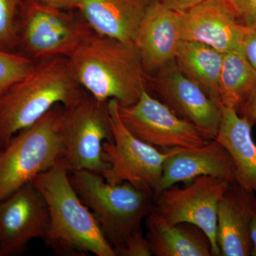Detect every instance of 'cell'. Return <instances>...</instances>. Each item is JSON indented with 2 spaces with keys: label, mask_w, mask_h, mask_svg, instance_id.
Listing matches in <instances>:
<instances>
[{
  "label": "cell",
  "mask_w": 256,
  "mask_h": 256,
  "mask_svg": "<svg viewBox=\"0 0 256 256\" xmlns=\"http://www.w3.org/2000/svg\"><path fill=\"white\" fill-rule=\"evenodd\" d=\"M68 58L76 80L96 100L136 104L149 77L134 45L92 33Z\"/></svg>",
  "instance_id": "cell-1"
},
{
  "label": "cell",
  "mask_w": 256,
  "mask_h": 256,
  "mask_svg": "<svg viewBox=\"0 0 256 256\" xmlns=\"http://www.w3.org/2000/svg\"><path fill=\"white\" fill-rule=\"evenodd\" d=\"M69 173L60 160L32 180L48 206L50 220L44 240L56 252L116 256L92 212L79 198Z\"/></svg>",
  "instance_id": "cell-2"
},
{
  "label": "cell",
  "mask_w": 256,
  "mask_h": 256,
  "mask_svg": "<svg viewBox=\"0 0 256 256\" xmlns=\"http://www.w3.org/2000/svg\"><path fill=\"white\" fill-rule=\"evenodd\" d=\"M86 92L74 78L68 58L36 62L28 75L0 97V143L6 146L54 106L69 107Z\"/></svg>",
  "instance_id": "cell-3"
},
{
  "label": "cell",
  "mask_w": 256,
  "mask_h": 256,
  "mask_svg": "<svg viewBox=\"0 0 256 256\" xmlns=\"http://www.w3.org/2000/svg\"><path fill=\"white\" fill-rule=\"evenodd\" d=\"M69 172L79 198L92 212L114 250L141 230L143 220L154 210V196L128 182L114 184L102 174L87 170Z\"/></svg>",
  "instance_id": "cell-4"
},
{
  "label": "cell",
  "mask_w": 256,
  "mask_h": 256,
  "mask_svg": "<svg viewBox=\"0 0 256 256\" xmlns=\"http://www.w3.org/2000/svg\"><path fill=\"white\" fill-rule=\"evenodd\" d=\"M64 106L12 138L0 152V202L62 160Z\"/></svg>",
  "instance_id": "cell-5"
},
{
  "label": "cell",
  "mask_w": 256,
  "mask_h": 256,
  "mask_svg": "<svg viewBox=\"0 0 256 256\" xmlns=\"http://www.w3.org/2000/svg\"><path fill=\"white\" fill-rule=\"evenodd\" d=\"M92 33L77 10L22 0L18 18V52L34 62L68 58Z\"/></svg>",
  "instance_id": "cell-6"
},
{
  "label": "cell",
  "mask_w": 256,
  "mask_h": 256,
  "mask_svg": "<svg viewBox=\"0 0 256 256\" xmlns=\"http://www.w3.org/2000/svg\"><path fill=\"white\" fill-rule=\"evenodd\" d=\"M107 104L114 141H106L102 144V158L110 164V168L102 173V178L114 184L128 182L156 198L161 192L164 161L178 148L160 151L143 142L122 122L118 101L110 99Z\"/></svg>",
  "instance_id": "cell-7"
},
{
  "label": "cell",
  "mask_w": 256,
  "mask_h": 256,
  "mask_svg": "<svg viewBox=\"0 0 256 256\" xmlns=\"http://www.w3.org/2000/svg\"><path fill=\"white\" fill-rule=\"evenodd\" d=\"M107 102L86 92L76 104L64 107L62 160L69 172L87 170L102 174L110 168L102 158L104 142L114 141Z\"/></svg>",
  "instance_id": "cell-8"
},
{
  "label": "cell",
  "mask_w": 256,
  "mask_h": 256,
  "mask_svg": "<svg viewBox=\"0 0 256 256\" xmlns=\"http://www.w3.org/2000/svg\"><path fill=\"white\" fill-rule=\"evenodd\" d=\"M230 183L212 176L196 178L186 186H170L154 198V210L170 223H186L201 229L208 239L212 256H220L217 220L220 202Z\"/></svg>",
  "instance_id": "cell-9"
},
{
  "label": "cell",
  "mask_w": 256,
  "mask_h": 256,
  "mask_svg": "<svg viewBox=\"0 0 256 256\" xmlns=\"http://www.w3.org/2000/svg\"><path fill=\"white\" fill-rule=\"evenodd\" d=\"M120 117L126 127L143 142L164 150L195 148L210 140L169 107L143 90L136 104L118 106Z\"/></svg>",
  "instance_id": "cell-10"
},
{
  "label": "cell",
  "mask_w": 256,
  "mask_h": 256,
  "mask_svg": "<svg viewBox=\"0 0 256 256\" xmlns=\"http://www.w3.org/2000/svg\"><path fill=\"white\" fill-rule=\"evenodd\" d=\"M149 82L158 100L178 117L194 124L208 139H214L220 128L222 106L188 78L175 60L149 77Z\"/></svg>",
  "instance_id": "cell-11"
},
{
  "label": "cell",
  "mask_w": 256,
  "mask_h": 256,
  "mask_svg": "<svg viewBox=\"0 0 256 256\" xmlns=\"http://www.w3.org/2000/svg\"><path fill=\"white\" fill-rule=\"evenodd\" d=\"M46 200L32 182L0 202V256L21 252L32 239L44 238L48 227Z\"/></svg>",
  "instance_id": "cell-12"
},
{
  "label": "cell",
  "mask_w": 256,
  "mask_h": 256,
  "mask_svg": "<svg viewBox=\"0 0 256 256\" xmlns=\"http://www.w3.org/2000/svg\"><path fill=\"white\" fill-rule=\"evenodd\" d=\"M181 12L168 8L160 0L148 6L134 40L144 72L150 77L174 60L182 41Z\"/></svg>",
  "instance_id": "cell-13"
},
{
  "label": "cell",
  "mask_w": 256,
  "mask_h": 256,
  "mask_svg": "<svg viewBox=\"0 0 256 256\" xmlns=\"http://www.w3.org/2000/svg\"><path fill=\"white\" fill-rule=\"evenodd\" d=\"M245 26L236 22L218 0H206L181 12L184 41L198 42L224 54L242 44Z\"/></svg>",
  "instance_id": "cell-14"
},
{
  "label": "cell",
  "mask_w": 256,
  "mask_h": 256,
  "mask_svg": "<svg viewBox=\"0 0 256 256\" xmlns=\"http://www.w3.org/2000/svg\"><path fill=\"white\" fill-rule=\"evenodd\" d=\"M201 176L236 182V170L228 152L215 139L195 148H178L163 164L161 191L178 183L188 184Z\"/></svg>",
  "instance_id": "cell-15"
},
{
  "label": "cell",
  "mask_w": 256,
  "mask_h": 256,
  "mask_svg": "<svg viewBox=\"0 0 256 256\" xmlns=\"http://www.w3.org/2000/svg\"><path fill=\"white\" fill-rule=\"evenodd\" d=\"M255 216V194L230 183L218 208L217 244L220 256H252L250 228Z\"/></svg>",
  "instance_id": "cell-16"
},
{
  "label": "cell",
  "mask_w": 256,
  "mask_h": 256,
  "mask_svg": "<svg viewBox=\"0 0 256 256\" xmlns=\"http://www.w3.org/2000/svg\"><path fill=\"white\" fill-rule=\"evenodd\" d=\"M154 0H80L76 10L92 31L134 45L138 28Z\"/></svg>",
  "instance_id": "cell-17"
},
{
  "label": "cell",
  "mask_w": 256,
  "mask_h": 256,
  "mask_svg": "<svg viewBox=\"0 0 256 256\" xmlns=\"http://www.w3.org/2000/svg\"><path fill=\"white\" fill-rule=\"evenodd\" d=\"M222 118L214 139L228 152L239 186L256 195V144L252 126L233 108L222 106Z\"/></svg>",
  "instance_id": "cell-18"
},
{
  "label": "cell",
  "mask_w": 256,
  "mask_h": 256,
  "mask_svg": "<svg viewBox=\"0 0 256 256\" xmlns=\"http://www.w3.org/2000/svg\"><path fill=\"white\" fill-rule=\"evenodd\" d=\"M146 228L152 255L212 256L210 239L196 226L170 223L153 210L146 216Z\"/></svg>",
  "instance_id": "cell-19"
},
{
  "label": "cell",
  "mask_w": 256,
  "mask_h": 256,
  "mask_svg": "<svg viewBox=\"0 0 256 256\" xmlns=\"http://www.w3.org/2000/svg\"><path fill=\"white\" fill-rule=\"evenodd\" d=\"M180 70L220 104V79L224 54L198 42L182 40L175 56Z\"/></svg>",
  "instance_id": "cell-20"
},
{
  "label": "cell",
  "mask_w": 256,
  "mask_h": 256,
  "mask_svg": "<svg viewBox=\"0 0 256 256\" xmlns=\"http://www.w3.org/2000/svg\"><path fill=\"white\" fill-rule=\"evenodd\" d=\"M256 85V69L247 60L240 47L224 54L220 79L222 106L238 110Z\"/></svg>",
  "instance_id": "cell-21"
},
{
  "label": "cell",
  "mask_w": 256,
  "mask_h": 256,
  "mask_svg": "<svg viewBox=\"0 0 256 256\" xmlns=\"http://www.w3.org/2000/svg\"><path fill=\"white\" fill-rule=\"evenodd\" d=\"M35 63L20 52L0 50V97L28 75Z\"/></svg>",
  "instance_id": "cell-22"
},
{
  "label": "cell",
  "mask_w": 256,
  "mask_h": 256,
  "mask_svg": "<svg viewBox=\"0 0 256 256\" xmlns=\"http://www.w3.org/2000/svg\"><path fill=\"white\" fill-rule=\"evenodd\" d=\"M22 0H0V50L18 52V18Z\"/></svg>",
  "instance_id": "cell-23"
},
{
  "label": "cell",
  "mask_w": 256,
  "mask_h": 256,
  "mask_svg": "<svg viewBox=\"0 0 256 256\" xmlns=\"http://www.w3.org/2000/svg\"><path fill=\"white\" fill-rule=\"evenodd\" d=\"M226 11L240 26L256 23V0H218Z\"/></svg>",
  "instance_id": "cell-24"
},
{
  "label": "cell",
  "mask_w": 256,
  "mask_h": 256,
  "mask_svg": "<svg viewBox=\"0 0 256 256\" xmlns=\"http://www.w3.org/2000/svg\"><path fill=\"white\" fill-rule=\"evenodd\" d=\"M116 256H152L149 242L139 230L130 236L120 247L114 249Z\"/></svg>",
  "instance_id": "cell-25"
},
{
  "label": "cell",
  "mask_w": 256,
  "mask_h": 256,
  "mask_svg": "<svg viewBox=\"0 0 256 256\" xmlns=\"http://www.w3.org/2000/svg\"><path fill=\"white\" fill-rule=\"evenodd\" d=\"M240 47L247 60L256 69V23L245 28Z\"/></svg>",
  "instance_id": "cell-26"
},
{
  "label": "cell",
  "mask_w": 256,
  "mask_h": 256,
  "mask_svg": "<svg viewBox=\"0 0 256 256\" xmlns=\"http://www.w3.org/2000/svg\"><path fill=\"white\" fill-rule=\"evenodd\" d=\"M239 116L248 120L252 127L256 124V85L248 97L242 102L238 110Z\"/></svg>",
  "instance_id": "cell-27"
},
{
  "label": "cell",
  "mask_w": 256,
  "mask_h": 256,
  "mask_svg": "<svg viewBox=\"0 0 256 256\" xmlns=\"http://www.w3.org/2000/svg\"><path fill=\"white\" fill-rule=\"evenodd\" d=\"M160 1L171 9L178 12H184L206 0H160Z\"/></svg>",
  "instance_id": "cell-28"
},
{
  "label": "cell",
  "mask_w": 256,
  "mask_h": 256,
  "mask_svg": "<svg viewBox=\"0 0 256 256\" xmlns=\"http://www.w3.org/2000/svg\"><path fill=\"white\" fill-rule=\"evenodd\" d=\"M34 1L40 2L63 8V9L76 10L80 0H34Z\"/></svg>",
  "instance_id": "cell-29"
},
{
  "label": "cell",
  "mask_w": 256,
  "mask_h": 256,
  "mask_svg": "<svg viewBox=\"0 0 256 256\" xmlns=\"http://www.w3.org/2000/svg\"><path fill=\"white\" fill-rule=\"evenodd\" d=\"M252 256H256V216L254 217L252 224Z\"/></svg>",
  "instance_id": "cell-30"
},
{
  "label": "cell",
  "mask_w": 256,
  "mask_h": 256,
  "mask_svg": "<svg viewBox=\"0 0 256 256\" xmlns=\"http://www.w3.org/2000/svg\"><path fill=\"white\" fill-rule=\"evenodd\" d=\"M4 146H2V144L0 143V152H1L2 150L4 149Z\"/></svg>",
  "instance_id": "cell-31"
}]
</instances>
